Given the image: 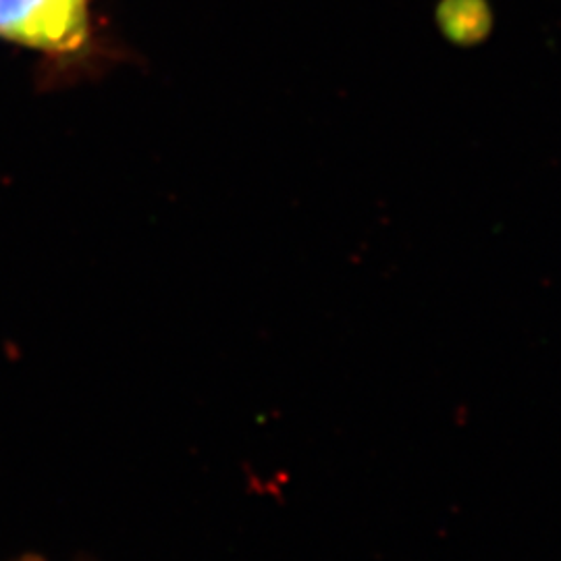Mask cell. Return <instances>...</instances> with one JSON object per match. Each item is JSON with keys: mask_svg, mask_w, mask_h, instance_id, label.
Returning a JSON list of instances; mask_svg holds the SVG:
<instances>
[{"mask_svg": "<svg viewBox=\"0 0 561 561\" xmlns=\"http://www.w3.org/2000/svg\"><path fill=\"white\" fill-rule=\"evenodd\" d=\"M439 23L449 41L477 44L491 32V9L486 0H443Z\"/></svg>", "mask_w": 561, "mask_h": 561, "instance_id": "cell-2", "label": "cell"}, {"mask_svg": "<svg viewBox=\"0 0 561 561\" xmlns=\"http://www.w3.org/2000/svg\"><path fill=\"white\" fill-rule=\"evenodd\" d=\"M88 0H0V38L44 53H76L88 41Z\"/></svg>", "mask_w": 561, "mask_h": 561, "instance_id": "cell-1", "label": "cell"}]
</instances>
